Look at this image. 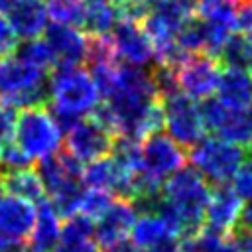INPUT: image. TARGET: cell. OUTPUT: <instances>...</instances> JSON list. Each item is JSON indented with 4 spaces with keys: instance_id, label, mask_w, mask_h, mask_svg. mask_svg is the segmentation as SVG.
Instances as JSON below:
<instances>
[{
    "instance_id": "obj_35",
    "label": "cell",
    "mask_w": 252,
    "mask_h": 252,
    "mask_svg": "<svg viewBox=\"0 0 252 252\" xmlns=\"http://www.w3.org/2000/svg\"><path fill=\"white\" fill-rule=\"evenodd\" d=\"M140 252H177V240L163 242V244H158V246H152V248H146Z\"/></svg>"
},
{
    "instance_id": "obj_23",
    "label": "cell",
    "mask_w": 252,
    "mask_h": 252,
    "mask_svg": "<svg viewBox=\"0 0 252 252\" xmlns=\"http://www.w3.org/2000/svg\"><path fill=\"white\" fill-rule=\"evenodd\" d=\"M87 0H45L49 20L55 24H67L83 28L87 16Z\"/></svg>"
},
{
    "instance_id": "obj_43",
    "label": "cell",
    "mask_w": 252,
    "mask_h": 252,
    "mask_svg": "<svg viewBox=\"0 0 252 252\" xmlns=\"http://www.w3.org/2000/svg\"><path fill=\"white\" fill-rule=\"evenodd\" d=\"M118 4H126V2H134V0H116Z\"/></svg>"
},
{
    "instance_id": "obj_42",
    "label": "cell",
    "mask_w": 252,
    "mask_h": 252,
    "mask_svg": "<svg viewBox=\"0 0 252 252\" xmlns=\"http://www.w3.org/2000/svg\"><path fill=\"white\" fill-rule=\"evenodd\" d=\"M89 4H94V2H114V0H87Z\"/></svg>"
},
{
    "instance_id": "obj_5",
    "label": "cell",
    "mask_w": 252,
    "mask_h": 252,
    "mask_svg": "<svg viewBox=\"0 0 252 252\" xmlns=\"http://www.w3.org/2000/svg\"><path fill=\"white\" fill-rule=\"evenodd\" d=\"M191 165L213 185L232 181L234 173L246 159V146L234 144L220 136H205L187 152Z\"/></svg>"
},
{
    "instance_id": "obj_27",
    "label": "cell",
    "mask_w": 252,
    "mask_h": 252,
    "mask_svg": "<svg viewBox=\"0 0 252 252\" xmlns=\"http://www.w3.org/2000/svg\"><path fill=\"white\" fill-rule=\"evenodd\" d=\"M114 201V195L110 191H104V189H93V187H85L83 191V197H81V207H79V213L96 220Z\"/></svg>"
},
{
    "instance_id": "obj_34",
    "label": "cell",
    "mask_w": 252,
    "mask_h": 252,
    "mask_svg": "<svg viewBox=\"0 0 252 252\" xmlns=\"http://www.w3.org/2000/svg\"><path fill=\"white\" fill-rule=\"evenodd\" d=\"M234 236H236V242H238V246H240V252H252V234H250V232L238 228V230L234 232Z\"/></svg>"
},
{
    "instance_id": "obj_13",
    "label": "cell",
    "mask_w": 252,
    "mask_h": 252,
    "mask_svg": "<svg viewBox=\"0 0 252 252\" xmlns=\"http://www.w3.org/2000/svg\"><path fill=\"white\" fill-rule=\"evenodd\" d=\"M37 203L14 195L10 191L0 193V238L10 242L30 240L33 222H35Z\"/></svg>"
},
{
    "instance_id": "obj_21",
    "label": "cell",
    "mask_w": 252,
    "mask_h": 252,
    "mask_svg": "<svg viewBox=\"0 0 252 252\" xmlns=\"http://www.w3.org/2000/svg\"><path fill=\"white\" fill-rule=\"evenodd\" d=\"M122 20V12L114 2H94L87 6V16L83 30H87L91 35H108L116 24Z\"/></svg>"
},
{
    "instance_id": "obj_44",
    "label": "cell",
    "mask_w": 252,
    "mask_h": 252,
    "mask_svg": "<svg viewBox=\"0 0 252 252\" xmlns=\"http://www.w3.org/2000/svg\"><path fill=\"white\" fill-rule=\"evenodd\" d=\"M0 252H4V250H2V248H0Z\"/></svg>"
},
{
    "instance_id": "obj_16",
    "label": "cell",
    "mask_w": 252,
    "mask_h": 252,
    "mask_svg": "<svg viewBox=\"0 0 252 252\" xmlns=\"http://www.w3.org/2000/svg\"><path fill=\"white\" fill-rule=\"evenodd\" d=\"M8 20L18 35V39H33L41 37L47 30L49 14L45 8V0H20L8 14Z\"/></svg>"
},
{
    "instance_id": "obj_10",
    "label": "cell",
    "mask_w": 252,
    "mask_h": 252,
    "mask_svg": "<svg viewBox=\"0 0 252 252\" xmlns=\"http://www.w3.org/2000/svg\"><path fill=\"white\" fill-rule=\"evenodd\" d=\"M138 217V207L132 199L116 197L112 205L94 220V242L100 250H110L130 242V232Z\"/></svg>"
},
{
    "instance_id": "obj_18",
    "label": "cell",
    "mask_w": 252,
    "mask_h": 252,
    "mask_svg": "<svg viewBox=\"0 0 252 252\" xmlns=\"http://www.w3.org/2000/svg\"><path fill=\"white\" fill-rule=\"evenodd\" d=\"M224 104L240 110H250L252 106V75L244 69L224 67L220 69L217 93Z\"/></svg>"
},
{
    "instance_id": "obj_1",
    "label": "cell",
    "mask_w": 252,
    "mask_h": 252,
    "mask_svg": "<svg viewBox=\"0 0 252 252\" xmlns=\"http://www.w3.org/2000/svg\"><path fill=\"white\" fill-rule=\"evenodd\" d=\"M209 185L193 165H183L163 181L156 207L175 224L179 236L205 226V205L211 195Z\"/></svg>"
},
{
    "instance_id": "obj_28",
    "label": "cell",
    "mask_w": 252,
    "mask_h": 252,
    "mask_svg": "<svg viewBox=\"0 0 252 252\" xmlns=\"http://www.w3.org/2000/svg\"><path fill=\"white\" fill-rule=\"evenodd\" d=\"M32 163V159L20 150V146L16 142H8L0 146V171L8 173L20 167H28Z\"/></svg>"
},
{
    "instance_id": "obj_4",
    "label": "cell",
    "mask_w": 252,
    "mask_h": 252,
    "mask_svg": "<svg viewBox=\"0 0 252 252\" xmlns=\"http://www.w3.org/2000/svg\"><path fill=\"white\" fill-rule=\"evenodd\" d=\"M63 134L65 132L61 124L53 116L51 108L45 104H35L18 112L14 142L32 161H39L59 152L63 144Z\"/></svg>"
},
{
    "instance_id": "obj_19",
    "label": "cell",
    "mask_w": 252,
    "mask_h": 252,
    "mask_svg": "<svg viewBox=\"0 0 252 252\" xmlns=\"http://www.w3.org/2000/svg\"><path fill=\"white\" fill-rule=\"evenodd\" d=\"M177 252H240L234 234H220L207 226L177 240Z\"/></svg>"
},
{
    "instance_id": "obj_33",
    "label": "cell",
    "mask_w": 252,
    "mask_h": 252,
    "mask_svg": "<svg viewBox=\"0 0 252 252\" xmlns=\"http://www.w3.org/2000/svg\"><path fill=\"white\" fill-rule=\"evenodd\" d=\"M53 252H100V250L94 240H85V242H75V244H57Z\"/></svg>"
},
{
    "instance_id": "obj_32",
    "label": "cell",
    "mask_w": 252,
    "mask_h": 252,
    "mask_svg": "<svg viewBox=\"0 0 252 252\" xmlns=\"http://www.w3.org/2000/svg\"><path fill=\"white\" fill-rule=\"evenodd\" d=\"M16 47H18V35H16L8 16L0 12V57L16 51Z\"/></svg>"
},
{
    "instance_id": "obj_17",
    "label": "cell",
    "mask_w": 252,
    "mask_h": 252,
    "mask_svg": "<svg viewBox=\"0 0 252 252\" xmlns=\"http://www.w3.org/2000/svg\"><path fill=\"white\" fill-rule=\"evenodd\" d=\"M61 215L53 207L49 199H41L37 203L35 222L30 234V250L32 252H53L59 244L61 236Z\"/></svg>"
},
{
    "instance_id": "obj_22",
    "label": "cell",
    "mask_w": 252,
    "mask_h": 252,
    "mask_svg": "<svg viewBox=\"0 0 252 252\" xmlns=\"http://www.w3.org/2000/svg\"><path fill=\"white\" fill-rule=\"evenodd\" d=\"M222 63L226 67H236V69H244L252 75V35H244V33H232L226 41V45L222 47L220 55Z\"/></svg>"
},
{
    "instance_id": "obj_45",
    "label": "cell",
    "mask_w": 252,
    "mask_h": 252,
    "mask_svg": "<svg viewBox=\"0 0 252 252\" xmlns=\"http://www.w3.org/2000/svg\"><path fill=\"white\" fill-rule=\"evenodd\" d=\"M250 148H252V144H250Z\"/></svg>"
},
{
    "instance_id": "obj_41",
    "label": "cell",
    "mask_w": 252,
    "mask_h": 252,
    "mask_svg": "<svg viewBox=\"0 0 252 252\" xmlns=\"http://www.w3.org/2000/svg\"><path fill=\"white\" fill-rule=\"evenodd\" d=\"M4 191V173L0 171V193Z\"/></svg>"
},
{
    "instance_id": "obj_2",
    "label": "cell",
    "mask_w": 252,
    "mask_h": 252,
    "mask_svg": "<svg viewBox=\"0 0 252 252\" xmlns=\"http://www.w3.org/2000/svg\"><path fill=\"white\" fill-rule=\"evenodd\" d=\"M100 100L93 75L85 67L59 65L51 69L47 77V102L63 132H67L77 120L91 116Z\"/></svg>"
},
{
    "instance_id": "obj_12",
    "label": "cell",
    "mask_w": 252,
    "mask_h": 252,
    "mask_svg": "<svg viewBox=\"0 0 252 252\" xmlns=\"http://www.w3.org/2000/svg\"><path fill=\"white\" fill-rule=\"evenodd\" d=\"M244 205L232 187L215 185L205 205V226L220 234H234L240 228Z\"/></svg>"
},
{
    "instance_id": "obj_37",
    "label": "cell",
    "mask_w": 252,
    "mask_h": 252,
    "mask_svg": "<svg viewBox=\"0 0 252 252\" xmlns=\"http://www.w3.org/2000/svg\"><path fill=\"white\" fill-rule=\"evenodd\" d=\"M18 2H20V0H0V12H2V14H8Z\"/></svg>"
},
{
    "instance_id": "obj_9",
    "label": "cell",
    "mask_w": 252,
    "mask_h": 252,
    "mask_svg": "<svg viewBox=\"0 0 252 252\" xmlns=\"http://www.w3.org/2000/svg\"><path fill=\"white\" fill-rule=\"evenodd\" d=\"M114 142L116 136L93 116L77 120L65 132V152H69L83 165L108 156L114 148Z\"/></svg>"
},
{
    "instance_id": "obj_39",
    "label": "cell",
    "mask_w": 252,
    "mask_h": 252,
    "mask_svg": "<svg viewBox=\"0 0 252 252\" xmlns=\"http://www.w3.org/2000/svg\"><path fill=\"white\" fill-rule=\"evenodd\" d=\"M104 252H132V250H128L124 246H118V248H110V250H104Z\"/></svg>"
},
{
    "instance_id": "obj_31",
    "label": "cell",
    "mask_w": 252,
    "mask_h": 252,
    "mask_svg": "<svg viewBox=\"0 0 252 252\" xmlns=\"http://www.w3.org/2000/svg\"><path fill=\"white\" fill-rule=\"evenodd\" d=\"M232 30L236 33L252 35V0H242L232 18Z\"/></svg>"
},
{
    "instance_id": "obj_20",
    "label": "cell",
    "mask_w": 252,
    "mask_h": 252,
    "mask_svg": "<svg viewBox=\"0 0 252 252\" xmlns=\"http://www.w3.org/2000/svg\"><path fill=\"white\" fill-rule=\"evenodd\" d=\"M4 189L14 195L26 197L33 203H39L41 199H45L43 181H41L37 169H32L30 165L4 173Z\"/></svg>"
},
{
    "instance_id": "obj_29",
    "label": "cell",
    "mask_w": 252,
    "mask_h": 252,
    "mask_svg": "<svg viewBox=\"0 0 252 252\" xmlns=\"http://www.w3.org/2000/svg\"><path fill=\"white\" fill-rule=\"evenodd\" d=\"M232 189L238 193V197L248 205L252 203V156L242 161L238 171L232 177Z\"/></svg>"
},
{
    "instance_id": "obj_36",
    "label": "cell",
    "mask_w": 252,
    "mask_h": 252,
    "mask_svg": "<svg viewBox=\"0 0 252 252\" xmlns=\"http://www.w3.org/2000/svg\"><path fill=\"white\" fill-rule=\"evenodd\" d=\"M240 228L252 234V203H248V207H244V215L240 220Z\"/></svg>"
},
{
    "instance_id": "obj_24",
    "label": "cell",
    "mask_w": 252,
    "mask_h": 252,
    "mask_svg": "<svg viewBox=\"0 0 252 252\" xmlns=\"http://www.w3.org/2000/svg\"><path fill=\"white\" fill-rule=\"evenodd\" d=\"M85 240H94V220L81 213L67 217L61 222L59 244H75Z\"/></svg>"
},
{
    "instance_id": "obj_8",
    "label": "cell",
    "mask_w": 252,
    "mask_h": 252,
    "mask_svg": "<svg viewBox=\"0 0 252 252\" xmlns=\"http://www.w3.org/2000/svg\"><path fill=\"white\" fill-rule=\"evenodd\" d=\"M201 114L207 132L240 146L252 144V112L224 104L219 96L201 100Z\"/></svg>"
},
{
    "instance_id": "obj_26",
    "label": "cell",
    "mask_w": 252,
    "mask_h": 252,
    "mask_svg": "<svg viewBox=\"0 0 252 252\" xmlns=\"http://www.w3.org/2000/svg\"><path fill=\"white\" fill-rule=\"evenodd\" d=\"M16 51L28 59L30 63L41 67V69H53L55 67V55H53V49L51 45L47 43V39L41 35V37H33V39H26L22 43V47H16Z\"/></svg>"
},
{
    "instance_id": "obj_7",
    "label": "cell",
    "mask_w": 252,
    "mask_h": 252,
    "mask_svg": "<svg viewBox=\"0 0 252 252\" xmlns=\"http://www.w3.org/2000/svg\"><path fill=\"white\" fill-rule=\"evenodd\" d=\"M173 69L177 89L195 100H205L217 93L220 63L207 53H187Z\"/></svg>"
},
{
    "instance_id": "obj_3",
    "label": "cell",
    "mask_w": 252,
    "mask_h": 252,
    "mask_svg": "<svg viewBox=\"0 0 252 252\" xmlns=\"http://www.w3.org/2000/svg\"><path fill=\"white\" fill-rule=\"evenodd\" d=\"M47 71L24 59L18 51L0 57V104L30 108L47 102Z\"/></svg>"
},
{
    "instance_id": "obj_11",
    "label": "cell",
    "mask_w": 252,
    "mask_h": 252,
    "mask_svg": "<svg viewBox=\"0 0 252 252\" xmlns=\"http://www.w3.org/2000/svg\"><path fill=\"white\" fill-rule=\"evenodd\" d=\"M112 43L122 63L134 67H150L156 63L154 43L138 20L122 18L112 30Z\"/></svg>"
},
{
    "instance_id": "obj_15",
    "label": "cell",
    "mask_w": 252,
    "mask_h": 252,
    "mask_svg": "<svg viewBox=\"0 0 252 252\" xmlns=\"http://www.w3.org/2000/svg\"><path fill=\"white\" fill-rule=\"evenodd\" d=\"M43 37L53 49L55 67L59 65H81L87 61V47L89 37L85 35L83 28L67 26V24H51L47 26Z\"/></svg>"
},
{
    "instance_id": "obj_6",
    "label": "cell",
    "mask_w": 252,
    "mask_h": 252,
    "mask_svg": "<svg viewBox=\"0 0 252 252\" xmlns=\"http://www.w3.org/2000/svg\"><path fill=\"white\" fill-rule=\"evenodd\" d=\"M197 102L199 100L187 96L179 89L161 96L165 134H169L177 144H181L187 150L207 134L201 114V104Z\"/></svg>"
},
{
    "instance_id": "obj_30",
    "label": "cell",
    "mask_w": 252,
    "mask_h": 252,
    "mask_svg": "<svg viewBox=\"0 0 252 252\" xmlns=\"http://www.w3.org/2000/svg\"><path fill=\"white\" fill-rule=\"evenodd\" d=\"M18 112L8 104H0V146L14 140Z\"/></svg>"
},
{
    "instance_id": "obj_38",
    "label": "cell",
    "mask_w": 252,
    "mask_h": 252,
    "mask_svg": "<svg viewBox=\"0 0 252 252\" xmlns=\"http://www.w3.org/2000/svg\"><path fill=\"white\" fill-rule=\"evenodd\" d=\"M175 2L181 4L183 8H187V10H191V12L195 14V2H197V0H175Z\"/></svg>"
},
{
    "instance_id": "obj_25",
    "label": "cell",
    "mask_w": 252,
    "mask_h": 252,
    "mask_svg": "<svg viewBox=\"0 0 252 252\" xmlns=\"http://www.w3.org/2000/svg\"><path fill=\"white\" fill-rule=\"evenodd\" d=\"M242 0H197L195 16L211 22H226L232 24L234 12Z\"/></svg>"
},
{
    "instance_id": "obj_14",
    "label": "cell",
    "mask_w": 252,
    "mask_h": 252,
    "mask_svg": "<svg viewBox=\"0 0 252 252\" xmlns=\"http://www.w3.org/2000/svg\"><path fill=\"white\" fill-rule=\"evenodd\" d=\"M179 232L175 228V224L158 209H142L138 211L136 222L132 226L130 232V244L134 250H146L163 242H171V240H179Z\"/></svg>"
},
{
    "instance_id": "obj_40",
    "label": "cell",
    "mask_w": 252,
    "mask_h": 252,
    "mask_svg": "<svg viewBox=\"0 0 252 252\" xmlns=\"http://www.w3.org/2000/svg\"><path fill=\"white\" fill-rule=\"evenodd\" d=\"M142 2H144V4H146V6L150 8V6H154V4H158L159 0H142Z\"/></svg>"
}]
</instances>
